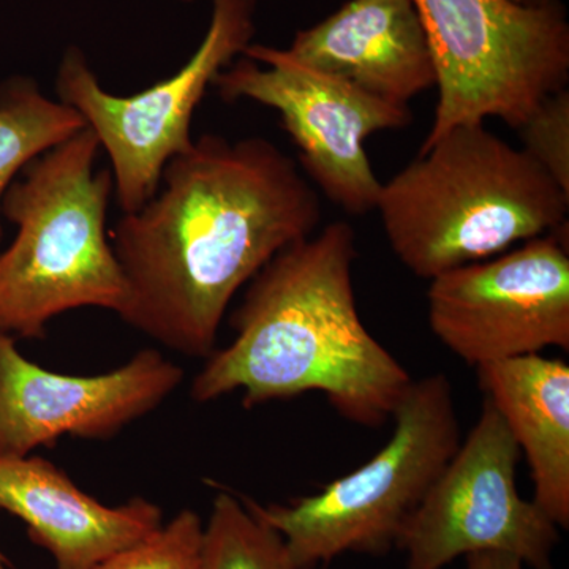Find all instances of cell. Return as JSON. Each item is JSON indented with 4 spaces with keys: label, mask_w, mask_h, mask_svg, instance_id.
Returning a JSON list of instances; mask_svg holds the SVG:
<instances>
[{
    "label": "cell",
    "mask_w": 569,
    "mask_h": 569,
    "mask_svg": "<svg viewBox=\"0 0 569 569\" xmlns=\"http://www.w3.org/2000/svg\"><path fill=\"white\" fill-rule=\"evenodd\" d=\"M257 0H212L208 32L178 73L122 97L104 91L84 52L69 47L56 77L59 102L92 130L111 162L116 201L137 212L159 192L167 163L193 144L192 119L213 78L252 43Z\"/></svg>",
    "instance_id": "cell-7"
},
{
    "label": "cell",
    "mask_w": 569,
    "mask_h": 569,
    "mask_svg": "<svg viewBox=\"0 0 569 569\" xmlns=\"http://www.w3.org/2000/svg\"><path fill=\"white\" fill-rule=\"evenodd\" d=\"M520 451L488 400L440 477L407 520L396 548L407 569H443L459 557L501 552L553 569L560 529L519 493Z\"/></svg>",
    "instance_id": "cell-9"
},
{
    "label": "cell",
    "mask_w": 569,
    "mask_h": 569,
    "mask_svg": "<svg viewBox=\"0 0 569 569\" xmlns=\"http://www.w3.org/2000/svg\"><path fill=\"white\" fill-rule=\"evenodd\" d=\"M320 222L317 190L274 142L201 134L167 163L159 192L110 230L127 288L118 316L208 358L234 295Z\"/></svg>",
    "instance_id": "cell-1"
},
{
    "label": "cell",
    "mask_w": 569,
    "mask_h": 569,
    "mask_svg": "<svg viewBox=\"0 0 569 569\" xmlns=\"http://www.w3.org/2000/svg\"><path fill=\"white\" fill-rule=\"evenodd\" d=\"M377 211L400 263L432 280L563 227L569 194L523 149L467 123L383 183Z\"/></svg>",
    "instance_id": "cell-3"
},
{
    "label": "cell",
    "mask_w": 569,
    "mask_h": 569,
    "mask_svg": "<svg viewBox=\"0 0 569 569\" xmlns=\"http://www.w3.org/2000/svg\"><path fill=\"white\" fill-rule=\"evenodd\" d=\"M203 569H295L282 537L220 490L203 529Z\"/></svg>",
    "instance_id": "cell-16"
},
{
    "label": "cell",
    "mask_w": 569,
    "mask_h": 569,
    "mask_svg": "<svg viewBox=\"0 0 569 569\" xmlns=\"http://www.w3.org/2000/svg\"><path fill=\"white\" fill-rule=\"evenodd\" d=\"M478 383L526 456L539 509L569 527V366L520 356L477 367Z\"/></svg>",
    "instance_id": "cell-14"
},
{
    "label": "cell",
    "mask_w": 569,
    "mask_h": 569,
    "mask_svg": "<svg viewBox=\"0 0 569 569\" xmlns=\"http://www.w3.org/2000/svg\"><path fill=\"white\" fill-rule=\"evenodd\" d=\"M203 529L200 516L183 509L167 526L93 569H203Z\"/></svg>",
    "instance_id": "cell-17"
},
{
    "label": "cell",
    "mask_w": 569,
    "mask_h": 569,
    "mask_svg": "<svg viewBox=\"0 0 569 569\" xmlns=\"http://www.w3.org/2000/svg\"><path fill=\"white\" fill-rule=\"evenodd\" d=\"M224 102L252 100L274 108L309 178L351 216L377 209L383 183L367 157L370 134L406 129L408 104L388 102L306 66L287 50L250 43L212 81Z\"/></svg>",
    "instance_id": "cell-8"
},
{
    "label": "cell",
    "mask_w": 569,
    "mask_h": 569,
    "mask_svg": "<svg viewBox=\"0 0 569 569\" xmlns=\"http://www.w3.org/2000/svg\"><path fill=\"white\" fill-rule=\"evenodd\" d=\"M518 132L523 151L569 194L568 88L542 100Z\"/></svg>",
    "instance_id": "cell-18"
},
{
    "label": "cell",
    "mask_w": 569,
    "mask_h": 569,
    "mask_svg": "<svg viewBox=\"0 0 569 569\" xmlns=\"http://www.w3.org/2000/svg\"><path fill=\"white\" fill-rule=\"evenodd\" d=\"M182 380L181 367L153 348L102 376H62L33 365L0 332V458H26L63 436L110 440Z\"/></svg>",
    "instance_id": "cell-11"
},
{
    "label": "cell",
    "mask_w": 569,
    "mask_h": 569,
    "mask_svg": "<svg viewBox=\"0 0 569 569\" xmlns=\"http://www.w3.org/2000/svg\"><path fill=\"white\" fill-rule=\"evenodd\" d=\"M182 2H194V0H182Z\"/></svg>",
    "instance_id": "cell-22"
},
{
    "label": "cell",
    "mask_w": 569,
    "mask_h": 569,
    "mask_svg": "<svg viewBox=\"0 0 569 569\" xmlns=\"http://www.w3.org/2000/svg\"><path fill=\"white\" fill-rule=\"evenodd\" d=\"M287 51L388 102L408 104L437 86L436 63L413 0H350L296 33Z\"/></svg>",
    "instance_id": "cell-12"
},
{
    "label": "cell",
    "mask_w": 569,
    "mask_h": 569,
    "mask_svg": "<svg viewBox=\"0 0 569 569\" xmlns=\"http://www.w3.org/2000/svg\"><path fill=\"white\" fill-rule=\"evenodd\" d=\"M467 569H526L518 557L501 552L471 553L466 557Z\"/></svg>",
    "instance_id": "cell-19"
},
{
    "label": "cell",
    "mask_w": 569,
    "mask_h": 569,
    "mask_svg": "<svg viewBox=\"0 0 569 569\" xmlns=\"http://www.w3.org/2000/svg\"><path fill=\"white\" fill-rule=\"evenodd\" d=\"M516 3H522V6H538V3L546 2V0H512Z\"/></svg>",
    "instance_id": "cell-21"
},
{
    "label": "cell",
    "mask_w": 569,
    "mask_h": 569,
    "mask_svg": "<svg viewBox=\"0 0 569 569\" xmlns=\"http://www.w3.org/2000/svg\"><path fill=\"white\" fill-rule=\"evenodd\" d=\"M356 236L329 223L277 253L249 282L230 325V346L213 350L190 396L212 402L242 391L246 408L321 392L340 417L383 426L413 378L370 335L356 307Z\"/></svg>",
    "instance_id": "cell-2"
},
{
    "label": "cell",
    "mask_w": 569,
    "mask_h": 569,
    "mask_svg": "<svg viewBox=\"0 0 569 569\" xmlns=\"http://www.w3.org/2000/svg\"><path fill=\"white\" fill-rule=\"evenodd\" d=\"M0 511L17 516L58 569H93L160 529L162 509L144 498L107 507L41 458H0Z\"/></svg>",
    "instance_id": "cell-13"
},
{
    "label": "cell",
    "mask_w": 569,
    "mask_h": 569,
    "mask_svg": "<svg viewBox=\"0 0 569 569\" xmlns=\"http://www.w3.org/2000/svg\"><path fill=\"white\" fill-rule=\"evenodd\" d=\"M0 569H11L10 561L3 556L2 550H0Z\"/></svg>",
    "instance_id": "cell-20"
},
{
    "label": "cell",
    "mask_w": 569,
    "mask_h": 569,
    "mask_svg": "<svg viewBox=\"0 0 569 569\" xmlns=\"http://www.w3.org/2000/svg\"><path fill=\"white\" fill-rule=\"evenodd\" d=\"M387 445L365 466L313 496L268 507L242 498L282 537L295 569L342 553L383 556L460 445L452 385L443 373L411 381L391 417Z\"/></svg>",
    "instance_id": "cell-5"
},
{
    "label": "cell",
    "mask_w": 569,
    "mask_h": 569,
    "mask_svg": "<svg viewBox=\"0 0 569 569\" xmlns=\"http://www.w3.org/2000/svg\"><path fill=\"white\" fill-rule=\"evenodd\" d=\"M99 151L86 127L26 164L7 190L2 217L17 236L0 252V332L40 340L63 312L126 305L107 230L114 181L111 168L93 170Z\"/></svg>",
    "instance_id": "cell-4"
},
{
    "label": "cell",
    "mask_w": 569,
    "mask_h": 569,
    "mask_svg": "<svg viewBox=\"0 0 569 569\" xmlns=\"http://www.w3.org/2000/svg\"><path fill=\"white\" fill-rule=\"evenodd\" d=\"M436 63V118L421 149L455 127L501 119L519 130L568 88L569 21L560 0H413Z\"/></svg>",
    "instance_id": "cell-6"
},
{
    "label": "cell",
    "mask_w": 569,
    "mask_h": 569,
    "mask_svg": "<svg viewBox=\"0 0 569 569\" xmlns=\"http://www.w3.org/2000/svg\"><path fill=\"white\" fill-rule=\"evenodd\" d=\"M86 129L82 116L52 100L31 77H11L0 84V244L2 201L26 164Z\"/></svg>",
    "instance_id": "cell-15"
},
{
    "label": "cell",
    "mask_w": 569,
    "mask_h": 569,
    "mask_svg": "<svg viewBox=\"0 0 569 569\" xmlns=\"http://www.w3.org/2000/svg\"><path fill=\"white\" fill-rule=\"evenodd\" d=\"M433 336L468 366L569 350L568 223L430 280Z\"/></svg>",
    "instance_id": "cell-10"
}]
</instances>
